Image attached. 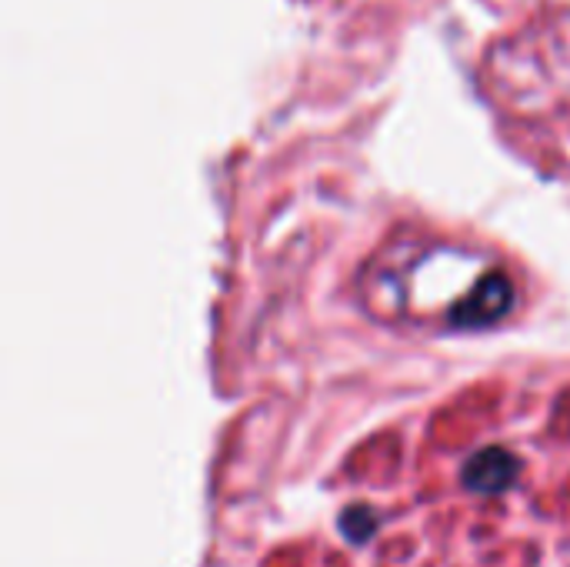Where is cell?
Wrapping results in <instances>:
<instances>
[{
    "instance_id": "obj_2",
    "label": "cell",
    "mask_w": 570,
    "mask_h": 567,
    "mask_svg": "<svg viewBox=\"0 0 570 567\" xmlns=\"http://www.w3.org/2000/svg\"><path fill=\"white\" fill-rule=\"evenodd\" d=\"M521 478V458L508 448H484L478 451L474 458H468L464 471H461V481L468 491L474 495H504L508 488H514Z\"/></svg>"
},
{
    "instance_id": "obj_1",
    "label": "cell",
    "mask_w": 570,
    "mask_h": 567,
    "mask_svg": "<svg viewBox=\"0 0 570 567\" xmlns=\"http://www.w3.org/2000/svg\"><path fill=\"white\" fill-rule=\"evenodd\" d=\"M511 297L514 287L504 274H488L484 281H478V287L451 311V324L454 328H488L494 321H501L511 311Z\"/></svg>"
},
{
    "instance_id": "obj_3",
    "label": "cell",
    "mask_w": 570,
    "mask_h": 567,
    "mask_svg": "<svg viewBox=\"0 0 570 567\" xmlns=\"http://www.w3.org/2000/svg\"><path fill=\"white\" fill-rule=\"evenodd\" d=\"M341 535L351 541V545H367L374 535H377V515L367 508V505H354L347 511H341Z\"/></svg>"
}]
</instances>
